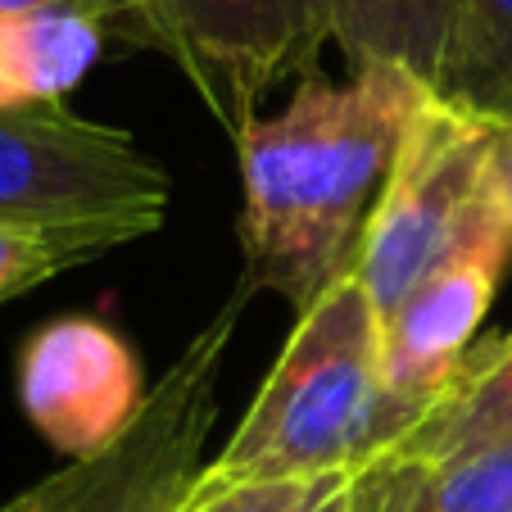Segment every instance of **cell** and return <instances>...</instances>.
Wrapping results in <instances>:
<instances>
[{"instance_id":"obj_5","label":"cell","mask_w":512,"mask_h":512,"mask_svg":"<svg viewBox=\"0 0 512 512\" xmlns=\"http://www.w3.org/2000/svg\"><path fill=\"white\" fill-rule=\"evenodd\" d=\"M114 32L168 55L232 141L268 91L313 78L327 19L318 0H123Z\"/></svg>"},{"instance_id":"obj_2","label":"cell","mask_w":512,"mask_h":512,"mask_svg":"<svg viewBox=\"0 0 512 512\" xmlns=\"http://www.w3.org/2000/svg\"><path fill=\"white\" fill-rule=\"evenodd\" d=\"M390 449L381 322L349 268L300 313L236 435L209 463L223 481H331Z\"/></svg>"},{"instance_id":"obj_9","label":"cell","mask_w":512,"mask_h":512,"mask_svg":"<svg viewBox=\"0 0 512 512\" xmlns=\"http://www.w3.org/2000/svg\"><path fill=\"white\" fill-rule=\"evenodd\" d=\"M494 445H512V331L472 345L458 377L368 472L426 476Z\"/></svg>"},{"instance_id":"obj_1","label":"cell","mask_w":512,"mask_h":512,"mask_svg":"<svg viewBox=\"0 0 512 512\" xmlns=\"http://www.w3.org/2000/svg\"><path fill=\"white\" fill-rule=\"evenodd\" d=\"M426 91L399 68H358L349 82L304 78L281 114L250 123L236 141V232L254 290H277L304 313L354 268Z\"/></svg>"},{"instance_id":"obj_14","label":"cell","mask_w":512,"mask_h":512,"mask_svg":"<svg viewBox=\"0 0 512 512\" xmlns=\"http://www.w3.org/2000/svg\"><path fill=\"white\" fill-rule=\"evenodd\" d=\"M150 236L141 223H118V218H96V223H64V227H5L0 223V304L28 295L32 286L59 277V272L91 263L100 254L132 245Z\"/></svg>"},{"instance_id":"obj_11","label":"cell","mask_w":512,"mask_h":512,"mask_svg":"<svg viewBox=\"0 0 512 512\" xmlns=\"http://www.w3.org/2000/svg\"><path fill=\"white\" fill-rule=\"evenodd\" d=\"M105 23L78 10H32L0 19V105H59L96 68Z\"/></svg>"},{"instance_id":"obj_18","label":"cell","mask_w":512,"mask_h":512,"mask_svg":"<svg viewBox=\"0 0 512 512\" xmlns=\"http://www.w3.org/2000/svg\"><path fill=\"white\" fill-rule=\"evenodd\" d=\"M313 512H358V499H354V476H340V481L331 485V490L322 494L318 503H313Z\"/></svg>"},{"instance_id":"obj_6","label":"cell","mask_w":512,"mask_h":512,"mask_svg":"<svg viewBox=\"0 0 512 512\" xmlns=\"http://www.w3.org/2000/svg\"><path fill=\"white\" fill-rule=\"evenodd\" d=\"M168 173L136 145L132 132L68 114L64 105H0V223H141L164 227Z\"/></svg>"},{"instance_id":"obj_3","label":"cell","mask_w":512,"mask_h":512,"mask_svg":"<svg viewBox=\"0 0 512 512\" xmlns=\"http://www.w3.org/2000/svg\"><path fill=\"white\" fill-rule=\"evenodd\" d=\"M494 136V123L449 105L435 91H426L413 109L354 259L377 322L390 318L499 209Z\"/></svg>"},{"instance_id":"obj_8","label":"cell","mask_w":512,"mask_h":512,"mask_svg":"<svg viewBox=\"0 0 512 512\" xmlns=\"http://www.w3.org/2000/svg\"><path fill=\"white\" fill-rule=\"evenodd\" d=\"M150 386L132 345L96 318H55L19 354V404L68 463L105 454L132 431Z\"/></svg>"},{"instance_id":"obj_13","label":"cell","mask_w":512,"mask_h":512,"mask_svg":"<svg viewBox=\"0 0 512 512\" xmlns=\"http://www.w3.org/2000/svg\"><path fill=\"white\" fill-rule=\"evenodd\" d=\"M435 96L494 127L512 123V0H463Z\"/></svg>"},{"instance_id":"obj_12","label":"cell","mask_w":512,"mask_h":512,"mask_svg":"<svg viewBox=\"0 0 512 512\" xmlns=\"http://www.w3.org/2000/svg\"><path fill=\"white\" fill-rule=\"evenodd\" d=\"M358 512H512V445L449 463L426 476L358 472Z\"/></svg>"},{"instance_id":"obj_17","label":"cell","mask_w":512,"mask_h":512,"mask_svg":"<svg viewBox=\"0 0 512 512\" xmlns=\"http://www.w3.org/2000/svg\"><path fill=\"white\" fill-rule=\"evenodd\" d=\"M494 191H499L503 209L512 218V123H503L494 136Z\"/></svg>"},{"instance_id":"obj_10","label":"cell","mask_w":512,"mask_h":512,"mask_svg":"<svg viewBox=\"0 0 512 512\" xmlns=\"http://www.w3.org/2000/svg\"><path fill=\"white\" fill-rule=\"evenodd\" d=\"M327 41H336L349 73L399 68L440 91L454 50L463 0H318Z\"/></svg>"},{"instance_id":"obj_4","label":"cell","mask_w":512,"mask_h":512,"mask_svg":"<svg viewBox=\"0 0 512 512\" xmlns=\"http://www.w3.org/2000/svg\"><path fill=\"white\" fill-rule=\"evenodd\" d=\"M250 295L254 286L241 281L223 309L186 340L114 449L50 472L46 481L5 499L0 512H186V499L204 476L227 349Z\"/></svg>"},{"instance_id":"obj_16","label":"cell","mask_w":512,"mask_h":512,"mask_svg":"<svg viewBox=\"0 0 512 512\" xmlns=\"http://www.w3.org/2000/svg\"><path fill=\"white\" fill-rule=\"evenodd\" d=\"M32 10H78V14L100 19L105 28H114L123 0H0V19H10V14H32Z\"/></svg>"},{"instance_id":"obj_7","label":"cell","mask_w":512,"mask_h":512,"mask_svg":"<svg viewBox=\"0 0 512 512\" xmlns=\"http://www.w3.org/2000/svg\"><path fill=\"white\" fill-rule=\"evenodd\" d=\"M512 263V218L499 209L476 227L458 254H449L422 286L381 318V381L390 408V445L435 404L472 354L499 281Z\"/></svg>"},{"instance_id":"obj_15","label":"cell","mask_w":512,"mask_h":512,"mask_svg":"<svg viewBox=\"0 0 512 512\" xmlns=\"http://www.w3.org/2000/svg\"><path fill=\"white\" fill-rule=\"evenodd\" d=\"M331 481H223L204 467L186 512H313V503L336 485Z\"/></svg>"}]
</instances>
